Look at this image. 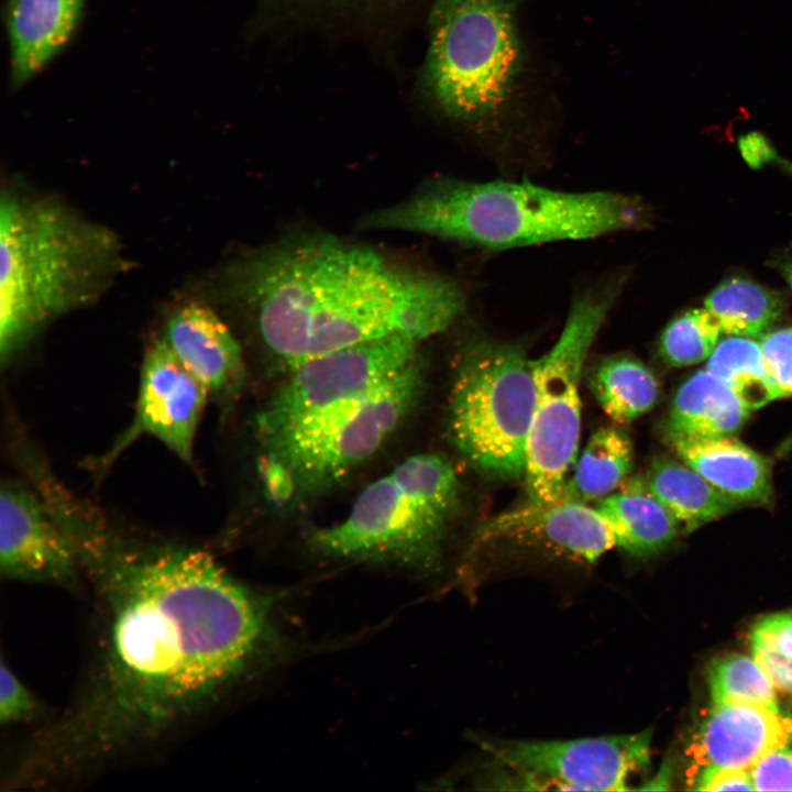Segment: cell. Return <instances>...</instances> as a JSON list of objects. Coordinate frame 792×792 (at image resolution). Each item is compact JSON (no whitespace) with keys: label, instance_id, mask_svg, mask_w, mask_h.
Segmentation results:
<instances>
[{"label":"cell","instance_id":"obj_29","mask_svg":"<svg viewBox=\"0 0 792 792\" xmlns=\"http://www.w3.org/2000/svg\"><path fill=\"white\" fill-rule=\"evenodd\" d=\"M40 704L33 692L2 659L0 662V723L18 725L37 717Z\"/></svg>","mask_w":792,"mask_h":792},{"label":"cell","instance_id":"obj_3","mask_svg":"<svg viewBox=\"0 0 792 792\" xmlns=\"http://www.w3.org/2000/svg\"><path fill=\"white\" fill-rule=\"evenodd\" d=\"M645 204L615 191H563L529 182L439 178L363 218L366 229L419 232L484 250L595 239L642 229Z\"/></svg>","mask_w":792,"mask_h":792},{"label":"cell","instance_id":"obj_12","mask_svg":"<svg viewBox=\"0 0 792 792\" xmlns=\"http://www.w3.org/2000/svg\"><path fill=\"white\" fill-rule=\"evenodd\" d=\"M0 572L9 581L77 590L84 574L66 527L26 486L3 483L0 494Z\"/></svg>","mask_w":792,"mask_h":792},{"label":"cell","instance_id":"obj_1","mask_svg":"<svg viewBox=\"0 0 792 792\" xmlns=\"http://www.w3.org/2000/svg\"><path fill=\"white\" fill-rule=\"evenodd\" d=\"M78 552L94 598L89 657L63 713L12 763L23 789L175 736L246 676L270 637L263 597L202 549L87 532Z\"/></svg>","mask_w":792,"mask_h":792},{"label":"cell","instance_id":"obj_33","mask_svg":"<svg viewBox=\"0 0 792 792\" xmlns=\"http://www.w3.org/2000/svg\"><path fill=\"white\" fill-rule=\"evenodd\" d=\"M692 789L698 791H755L750 770L704 767L695 769Z\"/></svg>","mask_w":792,"mask_h":792},{"label":"cell","instance_id":"obj_10","mask_svg":"<svg viewBox=\"0 0 792 792\" xmlns=\"http://www.w3.org/2000/svg\"><path fill=\"white\" fill-rule=\"evenodd\" d=\"M650 732L563 741L482 739L481 748L534 789L624 791L649 761Z\"/></svg>","mask_w":792,"mask_h":792},{"label":"cell","instance_id":"obj_14","mask_svg":"<svg viewBox=\"0 0 792 792\" xmlns=\"http://www.w3.org/2000/svg\"><path fill=\"white\" fill-rule=\"evenodd\" d=\"M479 540L538 542L587 562L616 547L614 534L597 507L569 499L528 502L503 513L480 529Z\"/></svg>","mask_w":792,"mask_h":792},{"label":"cell","instance_id":"obj_8","mask_svg":"<svg viewBox=\"0 0 792 792\" xmlns=\"http://www.w3.org/2000/svg\"><path fill=\"white\" fill-rule=\"evenodd\" d=\"M626 279L625 272L614 273L579 292L556 343L531 360L536 399L524 474L531 503H551L562 495L579 450L581 373Z\"/></svg>","mask_w":792,"mask_h":792},{"label":"cell","instance_id":"obj_31","mask_svg":"<svg viewBox=\"0 0 792 792\" xmlns=\"http://www.w3.org/2000/svg\"><path fill=\"white\" fill-rule=\"evenodd\" d=\"M275 8L290 15L304 13H370L385 9L399 0H268Z\"/></svg>","mask_w":792,"mask_h":792},{"label":"cell","instance_id":"obj_9","mask_svg":"<svg viewBox=\"0 0 792 792\" xmlns=\"http://www.w3.org/2000/svg\"><path fill=\"white\" fill-rule=\"evenodd\" d=\"M531 366L519 345L470 341L459 361L450 405V433L462 455L501 479L525 474L535 409Z\"/></svg>","mask_w":792,"mask_h":792},{"label":"cell","instance_id":"obj_28","mask_svg":"<svg viewBox=\"0 0 792 792\" xmlns=\"http://www.w3.org/2000/svg\"><path fill=\"white\" fill-rule=\"evenodd\" d=\"M751 656L779 691L792 692V613L760 619L750 632Z\"/></svg>","mask_w":792,"mask_h":792},{"label":"cell","instance_id":"obj_16","mask_svg":"<svg viewBox=\"0 0 792 792\" xmlns=\"http://www.w3.org/2000/svg\"><path fill=\"white\" fill-rule=\"evenodd\" d=\"M162 339L209 394L231 391L243 371L240 344L209 307L191 301L167 319Z\"/></svg>","mask_w":792,"mask_h":792},{"label":"cell","instance_id":"obj_36","mask_svg":"<svg viewBox=\"0 0 792 792\" xmlns=\"http://www.w3.org/2000/svg\"><path fill=\"white\" fill-rule=\"evenodd\" d=\"M781 273L789 286L792 289V260L785 262L781 266Z\"/></svg>","mask_w":792,"mask_h":792},{"label":"cell","instance_id":"obj_19","mask_svg":"<svg viewBox=\"0 0 792 792\" xmlns=\"http://www.w3.org/2000/svg\"><path fill=\"white\" fill-rule=\"evenodd\" d=\"M750 409L707 370L691 375L678 389L667 420L668 436H729Z\"/></svg>","mask_w":792,"mask_h":792},{"label":"cell","instance_id":"obj_21","mask_svg":"<svg viewBox=\"0 0 792 792\" xmlns=\"http://www.w3.org/2000/svg\"><path fill=\"white\" fill-rule=\"evenodd\" d=\"M641 481L679 526L686 530L725 515L738 502L713 486L684 462L659 460Z\"/></svg>","mask_w":792,"mask_h":792},{"label":"cell","instance_id":"obj_6","mask_svg":"<svg viewBox=\"0 0 792 792\" xmlns=\"http://www.w3.org/2000/svg\"><path fill=\"white\" fill-rule=\"evenodd\" d=\"M420 359L371 391L261 436L271 492L320 493L373 455L411 411L422 388Z\"/></svg>","mask_w":792,"mask_h":792},{"label":"cell","instance_id":"obj_34","mask_svg":"<svg viewBox=\"0 0 792 792\" xmlns=\"http://www.w3.org/2000/svg\"><path fill=\"white\" fill-rule=\"evenodd\" d=\"M739 148L751 167H760L766 163L774 162L778 157L769 141L758 132H751L740 138Z\"/></svg>","mask_w":792,"mask_h":792},{"label":"cell","instance_id":"obj_11","mask_svg":"<svg viewBox=\"0 0 792 792\" xmlns=\"http://www.w3.org/2000/svg\"><path fill=\"white\" fill-rule=\"evenodd\" d=\"M419 342L407 336H389L322 354L290 369V377L257 416L260 437L371 391L418 360Z\"/></svg>","mask_w":792,"mask_h":792},{"label":"cell","instance_id":"obj_2","mask_svg":"<svg viewBox=\"0 0 792 792\" xmlns=\"http://www.w3.org/2000/svg\"><path fill=\"white\" fill-rule=\"evenodd\" d=\"M229 282L267 349L290 369L389 336L422 341L466 308L454 280L326 235L290 239L250 255L230 271Z\"/></svg>","mask_w":792,"mask_h":792},{"label":"cell","instance_id":"obj_22","mask_svg":"<svg viewBox=\"0 0 792 792\" xmlns=\"http://www.w3.org/2000/svg\"><path fill=\"white\" fill-rule=\"evenodd\" d=\"M634 449L628 435L602 427L588 439L568 476L559 499L588 504L614 493L632 469Z\"/></svg>","mask_w":792,"mask_h":792},{"label":"cell","instance_id":"obj_24","mask_svg":"<svg viewBox=\"0 0 792 792\" xmlns=\"http://www.w3.org/2000/svg\"><path fill=\"white\" fill-rule=\"evenodd\" d=\"M590 388L598 405L613 421L626 424L656 405L658 382L639 360L615 354L598 362L590 375Z\"/></svg>","mask_w":792,"mask_h":792},{"label":"cell","instance_id":"obj_30","mask_svg":"<svg viewBox=\"0 0 792 792\" xmlns=\"http://www.w3.org/2000/svg\"><path fill=\"white\" fill-rule=\"evenodd\" d=\"M759 343L778 396H792V326L767 332Z\"/></svg>","mask_w":792,"mask_h":792},{"label":"cell","instance_id":"obj_13","mask_svg":"<svg viewBox=\"0 0 792 792\" xmlns=\"http://www.w3.org/2000/svg\"><path fill=\"white\" fill-rule=\"evenodd\" d=\"M208 395V389L160 338L145 353L136 415L121 447L147 433L193 464L195 437Z\"/></svg>","mask_w":792,"mask_h":792},{"label":"cell","instance_id":"obj_20","mask_svg":"<svg viewBox=\"0 0 792 792\" xmlns=\"http://www.w3.org/2000/svg\"><path fill=\"white\" fill-rule=\"evenodd\" d=\"M596 507L608 522L616 547L635 556L659 551L675 538L680 528L639 480L598 501Z\"/></svg>","mask_w":792,"mask_h":792},{"label":"cell","instance_id":"obj_5","mask_svg":"<svg viewBox=\"0 0 792 792\" xmlns=\"http://www.w3.org/2000/svg\"><path fill=\"white\" fill-rule=\"evenodd\" d=\"M520 3L436 0L418 81L421 97L442 119L498 144L519 134L531 101Z\"/></svg>","mask_w":792,"mask_h":792},{"label":"cell","instance_id":"obj_4","mask_svg":"<svg viewBox=\"0 0 792 792\" xmlns=\"http://www.w3.org/2000/svg\"><path fill=\"white\" fill-rule=\"evenodd\" d=\"M125 261L116 234L66 205L7 189L0 204V354L101 296Z\"/></svg>","mask_w":792,"mask_h":792},{"label":"cell","instance_id":"obj_15","mask_svg":"<svg viewBox=\"0 0 792 792\" xmlns=\"http://www.w3.org/2000/svg\"><path fill=\"white\" fill-rule=\"evenodd\" d=\"M792 745V714L744 704H713L688 754L695 769L751 770L763 757Z\"/></svg>","mask_w":792,"mask_h":792},{"label":"cell","instance_id":"obj_35","mask_svg":"<svg viewBox=\"0 0 792 792\" xmlns=\"http://www.w3.org/2000/svg\"><path fill=\"white\" fill-rule=\"evenodd\" d=\"M670 774L671 773L669 771V768H668V766H666L664 768H662L660 770V772L652 780H650L649 783H651V784H649L648 787H645L644 789H654V790L668 789V784L670 782Z\"/></svg>","mask_w":792,"mask_h":792},{"label":"cell","instance_id":"obj_17","mask_svg":"<svg viewBox=\"0 0 792 792\" xmlns=\"http://www.w3.org/2000/svg\"><path fill=\"white\" fill-rule=\"evenodd\" d=\"M84 0H10L7 29L11 80L19 87L41 72L70 41Z\"/></svg>","mask_w":792,"mask_h":792},{"label":"cell","instance_id":"obj_27","mask_svg":"<svg viewBox=\"0 0 792 792\" xmlns=\"http://www.w3.org/2000/svg\"><path fill=\"white\" fill-rule=\"evenodd\" d=\"M722 333L716 320L705 308H692L674 317L659 339V354L672 367L707 361Z\"/></svg>","mask_w":792,"mask_h":792},{"label":"cell","instance_id":"obj_7","mask_svg":"<svg viewBox=\"0 0 792 792\" xmlns=\"http://www.w3.org/2000/svg\"><path fill=\"white\" fill-rule=\"evenodd\" d=\"M458 486L446 458L409 457L367 485L342 521L315 532L311 546L336 559L429 566L455 507Z\"/></svg>","mask_w":792,"mask_h":792},{"label":"cell","instance_id":"obj_18","mask_svg":"<svg viewBox=\"0 0 792 792\" xmlns=\"http://www.w3.org/2000/svg\"><path fill=\"white\" fill-rule=\"evenodd\" d=\"M681 460L726 495L765 503L771 495V475L765 459L729 436H668Z\"/></svg>","mask_w":792,"mask_h":792},{"label":"cell","instance_id":"obj_38","mask_svg":"<svg viewBox=\"0 0 792 792\" xmlns=\"http://www.w3.org/2000/svg\"><path fill=\"white\" fill-rule=\"evenodd\" d=\"M791 695H792V692H791Z\"/></svg>","mask_w":792,"mask_h":792},{"label":"cell","instance_id":"obj_37","mask_svg":"<svg viewBox=\"0 0 792 792\" xmlns=\"http://www.w3.org/2000/svg\"><path fill=\"white\" fill-rule=\"evenodd\" d=\"M778 163V165L789 175L792 177V162H789L787 160H783L781 157H777L774 161Z\"/></svg>","mask_w":792,"mask_h":792},{"label":"cell","instance_id":"obj_25","mask_svg":"<svg viewBox=\"0 0 792 792\" xmlns=\"http://www.w3.org/2000/svg\"><path fill=\"white\" fill-rule=\"evenodd\" d=\"M705 370L750 410L779 398L766 371L760 343L754 338L729 336L719 340Z\"/></svg>","mask_w":792,"mask_h":792},{"label":"cell","instance_id":"obj_23","mask_svg":"<svg viewBox=\"0 0 792 792\" xmlns=\"http://www.w3.org/2000/svg\"><path fill=\"white\" fill-rule=\"evenodd\" d=\"M704 308L722 333L755 339L769 331L784 310L785 301L780 293L736 276L721 282L706 296Z\"/></svg>","mask_w":792,"mask_h":792},{"label":"cell","instance_id":"obj_32","mask_svg":"<svg viewBox=\"0 0 792 792\" xmlns=\"http://www.w3.org/2000/svg\"><path fill=\"white\" fill-rule=\"evenodd\" d=\"M750 773L755 791H792V745L763 757Z\"/></svg>","mask_w":792,"mask_h":792},{"label":"cell","instance_id":"obj_26","mask_svg":"<svg viewBox=\"0 0 792 792\" xmlns=\"http://www.w3.org/2000/svg\"><path fill=\"white\" fill-rule=\"evenodd\" d=\"M713 704H744L779 708L777 686L751 656L728 653L707 669Z\"/></svg>","mask_w":792,"mask_h":792}]
</instances>
